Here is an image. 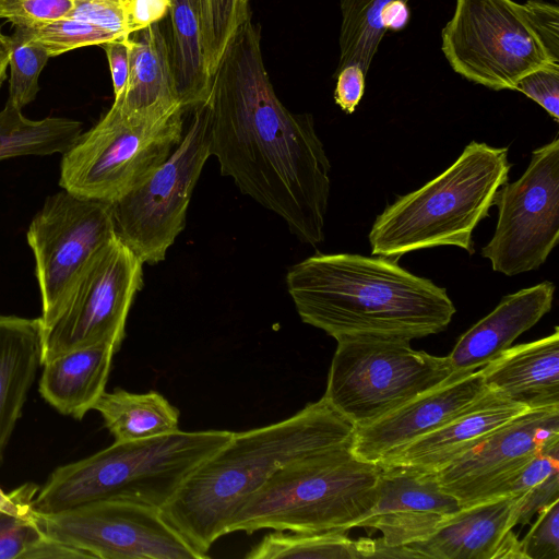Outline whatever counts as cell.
<instances>
[{"label": "cell", "instance_id": "cell-1", "mask_svg": "<svg viewBox=\"0 0 559 559\" xmlns=\"http://www.w3.org/2000/svg\"><path fill=\"white\" fill-rule=\"evenodd\" d=\"M221 174L278 215L301 242L324 240L331 165L309 114L289 111L263 63L250 16L228 39L202 104Z\"/></svg>", "mask_w": 559, "mask_h": 559}, {"label": "cell", "instance_id": "cell-2", "mask_svg": "<svg viewBox=\"0 0 559 559\" xmlns=\"http://www.w3.org/2000/svg\"><path fill=\"white\" fill-rule=\"evenodd\" d=\"M286 285L302 322L335 340L412 341L442 332L456 312L445 288L382 255L316 253L290 266Z\"/></svg>", "mask_w": 559, "mask_h": 559}, {"label": "cell", "instance_id": "cell-3", "mask_svg": "<svg viewBox=\"0 0 559 559\" xmlns=\"http://www.w3.org/2000/svg\"><path fill=\"white\" fill-rule=\"evenodd\" d=\"M355 425L322 396L277 423L234 432L185 480L160 515L203 559L240 504L297 459L352 445Z\"/></svg>", "mask_w": 559, "mask_h": 559}, {"label": "cell", "instance_id": "cell-4", "mask_svg": "<svg viewBox=\"0 0 559 559\" xmlns=\"http://www.w3.org/2000/svg\"><path fill=\"white\" fill-rule=\"evenodd\" d=\"M233 433L178 430L146 440L114 442L56 468L38 489L32 508L51 514L95 500L121 499L162 509Z\"/></svg>", "mask_w": 559, "mask_h": 559}, {"label": "cell", "instance_id": "cell-5", "mask_svg": "<svg viewBox=\"0 0 559 559\" xmlns=\"http://www.w3.org/2000/svg\"><path fill=\"white\" fill-rule=\"evenodd\" d=\"M508 155V147L469 142L450 167L376 217L368 236L371 254L399 259L439 246L473 254V231L509 180Z\"/></svg>", "mask_w": 559, "mask_h": 559}, {"label": "cell", "instance_id": "cell-6", "mask_svg": "<svg viewBox=\"0 0 559 559\" xmlns=\"http://www.w3.org/2000/svg\"><path fill=\"white\" fill-rule=\"evenodd\" d=\"M350 447L317 452L278 468L234 512L226 534L357 527L377 501L381 467L355 456Z\"/></svg>", "mask_w": 559, "mask_h": 559}, {"label": "cell", "instance_id": "cell-7", "mask_svg": "<svg viewBox=\"0 0 559 559\" xmlns=\"http://www.w3.org/2000/svg\"><path fill=\"white\" fill-rule=\"evenodd\" d=\"M452 70L492 91H515L519 81L559 64V7L547 0H455L441 31Z\"/></svg>", "mask_w": 559, "mask_h": 559}, {"label": "cell", "instance_id": "cell-8", "mask_svg": "<svg viewBox=\"0 0 559 559\" xmlns=\"http://www.w3.org/2000/svg\"><path fill=\"white\" fill-rule=\"evenodd\" d=\"M186 111L162 118L110 109L62 154L59 186L84 199L112 203L166 160L183 135Z\"/></svg>", "mask_w": 559, "mask_h": 559}, {"label": "cell", "instance_id": "cell-9", "mask_svg": "<svg viewBox=\"0 0 559 559\" xmlns=\"http://www.w3.org/2000/svg\"><path fill=\"white\" fill-rule=\"evenodd\" d=\"M336 342L323 397L355 426L382 417L453 374L447 356L416 350L406 338L359 335Z\"/></svg>", "mask_w": 559, "mask_h": 559}, {"label": "cell", "instance_id": "cell-10", "mask_svg": "<svg viewBox=\"0 0 559 559\" xmlns=\"http://www.w3.org/2000/svg\"><path fill=\"white\" fill-rule=\"evenodd\" d=\"M170 155L136 188L110 203L116 236L144 264L163 261L186 226L188 206L211 156L203 105Z\"/></svg>", "mask_w": 559, "mask_h": 559}, {"label": "cell", "instance_id": "cell-11", "mask_svg": "<svg viewBox=\"0 0 559 559\" xmlns=\"http://www.w3.org/2000/svg\"><path fill=\"white\" fill-rule=\"evenodd\" d=\"M142 287L143 263L115 236L85 265L55 320L43 330L40 366L99 343L119 350L130 308Z\"/></svg>", "mask_w": 559, "mask_h": 559}, {"label": "cell", "instance_id": "cell-12", "mask_svg": "<svg viewBox=\"0 0 559 559\" xmlns=\"http://www.w3.org/2000/svg\"><path fill=\"white\" fill-rule=\"evenodd\" d=\"M498 218L481 249L495 272L514 276L539 269L559 240V136L532 152L526 170L496 194Z\"/></svg>", "mask_w": 559, "mask_h": 559}, {"label": "cell", "instance_id": "cell-13", "mask_svg": "<svg viewBox=\"0 0 559 559\" xmlns=\"http://www.w3.org/2000/svg\"><path fill=\"white\" fill-rule=\"evenodd\" d=\"M115 236L110 203L64 189L45 200L26 234L35 259L43 330L55 320L85 265Z\"/></svg>", "mask_w": 559, "mask_h": 559}, {"label": "cell", "instance_id": "cell-14", "mask_svg": "<svg viewBox=\"0 0 559 559\" xmlns=\"http://www.w3.org/2000/svg\"><path fill=\"white\" fill-rule=\"evenodd\" d=\"M35 516L44 534L92 558L203 559L151 506L103 499Z\"/></svg>", "mask_w": 559, "mask_h": 559}, {"label": "cell", "instance_id": "cell-15", "mask_svg": "<svg viewBox=\"0 0 559 559\" xmlns=\"http://www.w3.org/2000/svg\"><path fill=\"white\" fill-rule=\"evenodd\" d=\"M559 441V407L526 409L433 473L461 507L492 498L495 491L548 444Z\"/></svg>", "mask_w": 559, "mask_h": 559}, {"label": "cell", "instance_id": "cell-16", "mask_svg": "<svg viewBox=\"0 0 559 559\" xmlns=\"http://www.w3.org/2000/svg\"><path fill=\"white\" fill-rule=\"evenodd\" d=\"M487 388L483 369L453 373L382 417L356 426L350 450L360 460L379 463L391 452L419 439L460 415Z\"/></svg>", "mask_w": 559, "mask_h": 559}, {"label": "cell", "instance_id": "cell-17", "mask_svg": "<svg viewBox=\"0 0 559 559\" xmlns=\"http://www.w3.org/2000/svg\"><path fill=\"white\" fill-rule=\"evenodd\" d=\"M380 467L377 501L357 527L378 530L385 545L423 540L461 510L459 500L442 489L433 473Z\"/></svg>", "mask_w": 559, "mask_h": 559}, {"label": "cell", "instance_id": "cell-18", "mask_svg": "<svg viewBox=\"0 0 559 559\" xmlns=\"http://www.w3.org/2000/svg\"><path fill=\"white\" fill-rule=\"evenodd\" d=\"M526 409L487 389L460 415L391 452L377 464L437 473Z\"/></svg>", "mask_w": 559, "mask_h": 559}, {"label": "cell", "instance_id": "cell-19", "mask_svg": "<svg viewBox=\"0 0 559 559\" xmlns=\"http://www.w3.org/2000/svg\"><path fill=\"white\" fill-rule=\"evenodd\" d=\"M555 285L545 281L504 296L457 340L447 356L453 373L480 369L497 359L552 307Z\"/></svg>", "mask_w": 559, "mask_h": 559}, {"label": "cell", "instance_id": "cell-20", "mask_svg": "<svg viewBox=\"0 0 559 559\" xmlns=\"http://www.w3.org/2000/svg\"><path fill=\"white\" fill-rule=\"evenodd\" d=\"M522 495L461 508L430 536L406 547L418 559H496L504 538L516 525Z\"/></svg>", "mask_w": 559, "mask_h": 559}, {"label": "cell", "instance_id": "cell-21", "mask_svg": "<svg viewBox=\"0 0 559 559\" xmlns=\"http://www.w3.org/2000/svg\"><path fill=\"white\" fill-rule=\"evenodd\" d=\"M488 390L527 409L559 407V328L506 349L481 368Z\"/></svg>", "mask_w": 559, "mask_h": 559}, {"label": "cell", "instance_id": "cell-22", "mask_svg": "<svg viewBox=\"0 0 559 559\" xmlns=\"http://www.w3.org/2000/svg\"><path fill=\"white\" fill-rule=\"evenodd\" d=\"M129 48L128 85L123 97L114 103L126 115L147 118H162L183 109L176 90L168 39L159 22L131 34Z\"/></svg>", "mask_w": 559, "mask_h": 559}, {"label": "cell", "instance_id": "cell-23", "mask_svg": "<svg viewBox=\"0 0 559 559\" xmlns=\"http://www.w3.org/2000/svg\"><path fill=\"white\" fill-rule=\"evenodd\" d=\"M116 352L112 344L99 343L46 361L41 365L40 395L60 414L82 419L105 392Z\"/></svg>", "mask_w": 559, "mask_h": 559}, {"label": "cell", "instance_id": "cell-24", "mask_svg": "<svg viewBox=\"0 0 559 559\" xmlns=\"http://www.w3.org/2000/svg\"><path fill=\"white\" fill-rule=\"evenodd\" d=\"M39 318L0 314V463L40 366Z\"/></svg>", "mask_w": 559, "mask_h": 559}, {"label": "cell", "instance_id": "cell-25", "mask_svg": "<svg viewBox=\"0 0 559 559\" xmlns=\"http://www.w3.org/2000/svg\"><path fill=\"white\" fill-rule=\"evenodd\" d=\"M409 0H340V56L334 73L357 64L368 73L388 31H401L409 22Z\"/></svg>", "mask_w": 559, "mask_h": 559}, {"label": "cell", "instance_id": "cell-26", "mask_svg": "<svg viewBox=\"0 0 559 559\" xmlns=\"http://www.w3.org/2000/svg\"><path fill=\"white\" fill-rule=\"evenodd\" d=\"M93 409L102 415L115 442L146 440L180 430L178 408L155 391H105Z\"/></svg>", "mask_w": 559, "mask_h": 559}, {"label": "cell", "instance_id": "cell-27", "mask_svg": "<svg viewBox=\"0 0 559 559\" xmlns=\"http://www.w3.org/2000/svg\"><path fill=\"white\" fill-rule=\"evenodd\" d=\"M168 40L176 90L181 107L189 111L202 105L209 93L202 28L190 0H170Z\"/></svg>", "mask_w": 559, "mask_h": 559}, {"label": "cell", "instance_id": "cell-28", "mask_svg": "<svg viewBox=\"0 0 559 559\" xmlns=\"http://www.w3.org/2000/svg\"><path fill=\"white\" fill-rule=\"evenodd\" d=\"M80 121L47 117L26 118L22 110L5 103L0 111V160L26 155L63 154L80 138Z\"/></svg>", "mask_w": 559, "mask_h": 559}, {"label": "cell", "instance_id": "cell-29", "mask_svg": "<svg viewBox=\"0 0 559 559\" xmlns=\"http://www.w3.org/2000/svg\"><path fill=\"white\" fill-rule=\"evenodd\" d=\"M371 539L353 540L342 531L300 533L275 531L246 554L247 559H362L371 558Z\"/></svg>", "mask_w": 559, "mask_h": 559}, {"label": "cell", "instance_id": "cell-30", "mask_svg": "<svg viewBox=\"0 0 559 559\" xmlns=\"http://www.w3.org/2000/svg\"><path fill=\"white\" fill-rule=\"evenodd\" d=\"M15 27V32L10 36L12 49L7 103L22 110L36 98L39 74L50 57L43 45L33 37L28 27Z\"/></svg>", "mask_w": 559, "mask_h": 559}, {"label": "cell", "instance_id": "cell-31", "mask_svg": "<svg viewBox=\"0 0 559 559\" xmlns=\"http://www.w3.org/2000/svg\"><path fill=\"white\" fill-rule=\"evenodd\" d=\"M28 28L50 58L80 47L102 46L108 41L123 38L108 29L73 17L41 22Z\"/></svg>", "mask_w": 559, "mask_h": 559}, {"label": "cell", "instance_id": "cell-32", "mask_svg": "<svg viewBox=\"0 0 559 559\" xmlns=\"http://www.w3.org/2000/svg\"><path fill=\"white\" fill-rule=\"evenodd\" d=\"M248 16L249 0H207L203 49L209 74L214 70L235 29Z\"/></svg>", "mask_w": 559, "mask_h": 559}, {"label": "cell", "instance_id": "cell-33", "mask_svg": "<svg viewBox=\"0 0 559 559\" xmlns=\"http://www.w3.org/2000/svg\"><path fill=\"white\" fill-rule=\"evenodd\" d=\"M44 536L33 509L13 511L0 508V559H24Z\"/></svg>", "mask_w": 559, "mask_h": 559}, {"label": "cell", "instance_id": "cell-34", "mask_svg": "<svg viewBox=\"0 0 559 559\" xmlns=\"http://www.w3.org/2000/svg\"><path fill=\"white\" fill-rule=\"evenodd\" d=\"M520 543L524 559H559V500L538 512Z\"/></svg>", "mask_w": 559, "mask_h": 559}, {"label": "cell", "instance_id": "cell-35", "mask_svg": "<svg viewBox=\"0 0 559 559\" xmlns=\"http://www.w3.org/2000/svg\"><path fill=\"white\" fill-rule=\"evenodd\" d=\"M72 7L73 0H0V17L29 27L67 17Z\"/></svg>", "mask_w": 559, "mask_h": 559}, {"label": "cell", "instance_id": "cell-36", "mask_svg": "<svg viewBox=\"0 0 559 559\" xmlns=\"http://www.w3.org/2000/svg\"><path fill=\"white\" fill-rule=\"evenodd\" d=\"M67 17L94 24L120 37L130 36L124 0H73Z\"/></svg>", "mask_w": 559, "mask_h": 559}, {"label": "cell", "instance_id": "cell-37", "mask_svg": "<svg viewBox=\"0 0 559 559\" xmlns=\"http://www.w3.org/2000/svg\"><path fill=\"white\" fill-rule=\"evenodd\" d=\"M515 91L533 99L559 121V64L547 66L522 78Z\"/></svg>", "mask_w": 559, "mask_h": 559}, {"label": "cell", "instance_id": "cell-38", "mask_svg": "<svg viewBox=\"0 0 559 559\" xmlns=\"http://www.w3.org/2000/svg\"><path fill=\"white\" fill-rule=\"evenodd\" d=\"M366 75L357 64L346 66L334 73V100L344 112L353 114L359 105L365 93Z\"/></svg>", "mask_w": 559, "mask_h": 559}, {"label": "cell", "instance_id": "cell-39", "mask_svg": "<svg viewBox=\"0 0 559 559\" xmlns=\"http://www.w3.org/2000/svg\"><path fill=\"white\" fill-rule=\"evenodd\" d=\"M557 500H559V471L522 495L516 525L528 524L535 513Z\"/></svg>", "mask_w": 559, "mask_h": 559}, {"label": "cell", "instance_id": "cell-40", "mask_svg": "<svg viewBox=\"0 0 559 559\" xmlns=\"http://www.w3.org/2000/svg\"><path fill=\"white\" fill-rule=\"evenodd\" d=\"M102 47L105 49L108 59L115 95L114 100H119L124 95L130 74L129 36L108 41Z\"/></svg>", "mask_w": 559, "mask_h": 559}, {"label": "cell", "instance_id": "cell-41", "mask_svg": "<svg viewBox=\"0 0 559 559\" xmlns=\"http://www.w3.org/2000/svg\"><path fill=\"white\" fill-rule=\"evenodd\" d=\"M129 34L160 22L167 16L170 0H124Z\"/></svg>", "mask_w": 559, "mask_h": 559}, {"label": "cell", "instance_id": "cell-42", "mask_svg": "<svg viewBox=\"0 0 559 559\" xmlns=\"http://www.w3.org/2000/svg\"><path fill=\"white\" fill-rule=\"evenodd\" d=\"M92 558L87 552L61 540L45 536L27 552L24 559H79Z\"/></svg>", "mask_w": 559, "mask_h": 559}, {"label": "cell", "instance_id": "cell-43", "mask_svg": "<svg viewBox=\"0 0 559 559\" xmlns=\"http://www.w3.org/2000/svg\"><path fill=\"white\" fill-rule=\"evenodd\" d=\"M38 489L39 487L33 483H26L9 493L0 488V508L13 511L32 510V502Z\"/></svg>", "mask_w": 559, "mask_h": 559}, {"label": "cell", "instance_id": "cell-44", "mask_svg": "<svg viewBox=\"0 0 559 559\" xmlns=\"http://www.w3.org/2000/svg\"><path fill=\"white\" fill-rule=\"evenodd\" d=\"M11 37L2 33L0 28V87L7 76V68L11 56Z\"/></svg>", "mask_w": 559, "mask_h": 559}, {"label": "cell", "instance_id": "cell-45", "mask_svg": "<svg viewBox=\"0 0 559 559\" xmlns=\"http://www.w3.org/2000/svg\"><path fill=\"white\" fill-rule=\"evenodd\" d=\"M190 2L199 16L203 37L207 25V0H190Z\"/></svg>", "mask_w": 559, "mask_h": 559}, {"label": "cell", "instance_id": "cell-46", "mask_svg": "<svg viewBox=\"0 0 559 559\" xmlns=\"http://www.w3.org/2000/svg\"><path fill=\"white\" fill-rule=\"evenodd\" d=\"M554 2L558 3L559 0H552Z\"/></svg>", "mask_w": 559, "mask_h": 559}]
</instances>
